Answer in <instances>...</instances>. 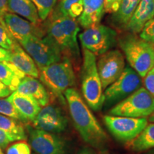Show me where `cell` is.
I'll return each mask as SVG.
<instances>
[{"label": "cell", "mask_w": 154, "mask_h": 154, "mask_svg": "<svg viewBox=\"0 0 154 154\" xmlns=\"http://www.w3.org/2000/svg\"><path fill=\"white\" fill-rule=\"evenodd\" d=\"M127 148L134 152H144L154 148V123L148 124L138 136L130 143Z\"/></svg>", "instance_id": "cell-24"}, {"label": "cell", "mask_w": 154, "mask_h": 154, "mask_svg": "<svg viewBox=\"0 0 154 154\" xmlns=\"http://www.w3.org/2000/svg\"><path fill=\"white\" fill-rule=\"evenodd\" d=\"M139 37L146 42L154 44V17L143 26L140 32Z\"/></svg>", "instance_id": "cell-30"}, {"label": "cell", "mask_w": 154, "mask_h": 154, "mask_svg": "<svg viewBox=\"0 0 154 154\" xmlns=\"http://www.w3.org/2000/svg\"><path fill=\"white\" fill-rule=\"evenodd\" d=\"M141 154H154V148L153 149L148 150V151H144Z\"/></svg>", "instance_id": "cell-38"}, {"label": "cell", "mask_w": 154, "mask_h": 154, "mask_svg": "<svg viewBox=\"0 0 154 154\" xmlns=\"http://www.w3.org/2000/svg\"><path fill=\"white\" fill-rule=\"evenodd\" d=\"M65 99L74 125L84 142L94 149H103L109 143V136L76 88L65 91Z\"/></svg>", "instance_id": "cell-1"}, {"label": "cell", "mask_w": 154, "mask_h": 154, "mask_svg": "<svg viewBox=\"0 0 154 154\" xmlns=\"http://www.w3.org/2000/svg\"><path fill=\"white\" fill-rule=\"evenodd\" d=\"M121 0H104L105 12L112 13L117 10L120 5Z\"/></svg>", "instance_id": "cell-33"}, {"label": "cell", "mask_w": 154, "mask_h": 154, "mask_svg": "<svg viewBox=\"0 0 154 154\" xmlns=\"http://www.w3.org/2000/svg\"><path fill=\"white\" fill-rule=\"evenodd\" d=\"M82 11L83 0H59L49 15V19H54L62 17L76 19L82 14Z\"/></svg>", "instance_id": "cell-22"}, {"label": "cell", "mask_w": 154, "mask_h": 154, "mask_svg": "<svg viewBox=\"0 0 154 154\" xmlns=\"http://www.w3.org/2000/svg\"><path fill=\"white\" fill-rule=\"evenodd\" d=\"M11 93H12V91H11L10 88L0 81V99L8 97Z\"/></svg>", "instance_id": "cell-34"}, {"label": "cell", "mask_w": 154, "mask_h": 154, "mask_svg": "<svg viewBox=\"0 0 154 154\" xmlns=\"http://www.w3.org/2000/svg\"><path fill=\"white\" fill-rule=\"evenodd\" d=\"M25 75L9 61L0 62V81L10 88L11 91H15L21 81Z\"/></svg>", "instance_id": "cell-23"}, {"label": "cell", "mask_w": 154, "mask_h": 154, "mask_svg": "<svg viewBox=\"0 0 154 154\" xmlns=\"http://www.w3.org/2000/svg\"><path fill=\"white\" fill-rule=\"evenodd\" d=\"M15 91L32 96L41 106H46L49 103V92L44 84L34 77L25 76Z\"/></svg>", "instance_id": "cell-16"}, {"label": "cell", "mask_w": 154, "mask_h": 154, "mask_svg": "<svg viewBox=\"0 0 154 154\" xmlns=\"http://www.w3.org/2000/svg\"><path fill=\"white\" fill-rule=\"evenodd\" d=\"M154 111V97L144 87H140L126 99L111 108L110 116L146 118Z\"/></svg>", "instance_id": "cell-6"}, {"label": "cell", "mask_w": 154, "mask_h": 154, "mask_svg": "<svg viewBox=\"0 0 154 154\" xmlns=\"http://www.w3.org/2000/svg\"><path fill=\"white\" fill-rule=\"evenodd\" d=\"M35 6L38 17L41 21L49 18L57 5V0H31Z\"/></svg>", "instance_id": "cell-26"}, {"label": "cell", "mask_w": 154, "mask_h": 154, "mask_svg": "<svg viewBox=\"0 0 154 154\" xmlns=\"http://www.w3.org/2000/svg\"><path fill=\"white\" fill-rule=\"evenodd\" d=\"M46 35L59 47L63 57L68 58L76 66L81 61V51L77 36L80 26L76 19L62 17L49 19L44 26Z\"/></svg>", "instance_id": "cell-2"}, {"label": "cell", "mask_w": 154, "mask_h": 154, "mask_svg": "<svg viewBox=\"0 0 154 154\" xmlns=\"http://www.w3.org/2000/svg\"><path fill=\"white\" fill-rule=\"evenodd\" d=\"M19 44L33 59L38 69L59 62L63 58L59 47L46 34L42 38L27 36Z\"/></svg>", "instance_id": "cell-8"}, {"label": "cell", "mask_w": 154, "mask_h": 154, "mask_svg": "<svg viewBox=\"0 0 154 154\" xmlns=\"http://www.w3.org/2000/svg\"><path fill=\"white\" fill-rule=\"evenodd\" d=\"M7 98L22 116L24 123L33 122L42 109L41 106L34 98L26 94L13 91Z\"/></svg>", "instance_id": "cell-15"}, {"label": "cell", "mask_w": 154, "mask_h": 154, "mask_svg": "<svg viewBox=\"0 0 154 154\" xmlns=\"http://www.w3.org/2000/svg\"><path fill=\"white\" fill-rule=\"evenodd\" d=\"M0 20L18 42L29 36L42 38L46 34L44 27L34 24L13 13H5L2 17H0Z\"/></svg>", "instance_id": "cell-13"}, {"label": "cell", "mask_w": 154, "mask_h": 154, "mask_svg": "<svg viewBox=\"0 0 154 154\" xmlns=\"http://www.w3.org/2000/svg\"><path fill=\"white\" fill-rule=\"evenodd\" d=\"M82 92L88 107L93 111H99L103 108L104 97L96 66V57L84 48H82Z\"/></svg>", "instance_id": "cell-4"}, {"label": "cell", "mask_w": 154, "mask_h": 154, "mask_svg": "<svg viewBox=\"0 0 154 154\" xmlns=\"http://www.w3.org/2000/svg\"><path fill=\"white\" fill-rule=\"evenodd\" d=\"M143 79L144 88L154 97V66L147 73Z\"/></svg>", "instance_id": "cell-31"}, {"label": "cell", "mask_w": 154, "mask_h": 154, "mask_svg": "<svg viewBox=\"0 0 154 154\" xmlns=\"http://www.w3.org/2000/svg\"><path fill=\"white\" fill-rule=\"evenodd\" d=\"M31 148L36 154H66L65 140L56 134L26 126Z\"/></svg>", "instance_id": "cell-11"}, {"label": "cell", "mask_w": 154, "mask_h": 154, "mask_svg": "<svg viewBox=\"0 0 154 154\" xmlns=\"http://www.w3.org/2000/svg\"><path fill=\"white\" fill-rule=\"evenodd\" d=\"M153 17V0H140L127 25L126 30L129 33L135 34L140 33L146 23Z\"/></svg>", "instance_id": "cell-17"}, {"label": "cell", "mask_w": 154, "mask_h": 154, "mask_svg": "<svg viewBox=\"0 0 154 154\" xmlns=\"http://www.w3.org/2000/svg\"><path fill=\"white\" fill-rule=\"evenodd\" d=\"M78 36L82 48L88 50L95 56L103 54L118 43L116 31L100 23L84 29Z\"/></svg>", "instance_id": "cell-7"}, {"label": "cell", "mask_w": 154, "mask_h": 154, "mask_svg": "<svg viewBox=\"0 0 154 154\" xmlns=\"http://www.w3.org/2000/svg\"><path fill=\"white\" fill-rule=\"evenodd\" d=\"M17 42L0 20V47L11 51Z\"/></svg>", "instance_id": "cell-28"}, {"label": "cell", "mask_w": 154, "mask_h": 154, "mask_svg": "<svg viewBox=\"0 0 154 154\" xmlns=\"http://www.w3.org/2000/svg\"><path fill=\"white\" fill-rule=\"evenodd\" d=\"M7 7L8 12L19 15L36 25H40L42 21L31 0H8Z\"/></svg>", "instance_id": "cell-20"}, {"label": "cell", "mask_w": 154, "mask_h": 154, "mask_svg": "<svg viewBox=\"0 0 154 154\" xmlns=\"http://www.w3.org/2000/svg\"><path fill=\"white\" fill-rule=\"evenodd\" d=\"M8 0H0V17L8 12Z\"/></svg>", "instance_id": "cell-36"}, {"label": "cell", "mask_w": 154, "mask_h": 154, "mask_svg": "<svg viewBox=\"0 0 154 154\" xmlns=\"http://www.w3.org/2000/svg\"><path fill=\"white\" fill-rule=\"evenodd\" d=\"M19 140V138L5 131L0 129V148L6 149L11 142Z\"/></svg>", "instance_id": "cell-32"}, {"label": "cell", "mask_w": 154, "mask_h": 154, "mask_svg": "<svg viewBox=\"0 0 154 154\" xmlns=\"http://www.w3.org/2000/svg\"><path fill=\"white\" fill-rule=\"evenodd\" d=\"M10 51L0 47V62H2V61H9V58H10Z\"/></svg>", "instance_id": "cell-35"}, {"label": "cell", "mask_w": 154, "mask_h": 154, "mask_svg": "<svg viewBox=\"0 0 154 154\" xmlns=\"http://www.w3.org/2000/svg\"><path fill=\"white\" fill-rule=\"evenodd\" d=\"M140 0H121L118 9L111 14V22L113 26L126 30Z\"/></svg>", "instance_id": "cell-21"}, {"label": "cell", "mask_w": 154, "mask_h": 154, "mask_svg": "<svg viewBox=\"0 0 154 154\" xmlns=\"http://www.w3.org/2000/svg\"><path fill=\"white\" fill-rule=\"evenodd\" d=\"M118 43L129 66L143 79L154 66V44L132 33L121 36Z\"/></svg>", "instance_id": "cell-3"}, {"label": "cell", "mask_w": 154, "mask_h": 154, "mask_svg": "<svg viewBox=\"0 0 154 154\" xmlns=\"http://www.w3.org/2000/svg\"><path fill=\"white\" fill-rule=\"evenodd\" d=\"M104 13V0H83V11L77 21L82 27L86 29L100 23Z\"/></svg>", "instance_id": "cell-18"}, {"label": "cell", "mask_w": 154, "mask_h": 154, "mask_svg": "<svg viewBox=\"0 0 154 154\" xmlns=\"http://www.w3.org/2000/svg\"><path fill=\"white\" fill-rule=\"evenodd\" d=\"M32 123L36 129L56 134L63 132L68 126V119L60 108L55 106H44Z\"/></svg>", "instance_id": "cell-14"}, {"label": "cell", "mask_w": 154, "mask_h": 154, "mask_svg": "<svg viewBox=\"0 0 154 154\" xmlns=\"http://www.w3.org/2000/svg\"><path fill=\"white\" fill-rule=\"evenodd\" d=\"M76 154H96L95 151L90 147H84L77 152Z\"/></svg>", "instance_id": "cell-37"}, {"label": "cell", "mask_w": 154, "mask_h": 154, "mask_svg": "<svg viewBox=\"0 0 154 154\" xmlns=\"http://www.w3.org/2000/svg\"><path fill=\"white\" fill-rule=\"evenodd\" d=\"M102 154H104V153H102Z\"/></svg>", "instance_id": "cell-41"}, {"label": "cell", "mask_w": 154, "mask_h": 154, "mask_svg": "<svg viewBox=\"0 0 154 154\" xmlns=\"http://www.w3.org/2000/svg\"><path fill=\"white\" fill-rule=\"evenodd\" d=\"M10 52L9 62L13 63L25 75L36 79L39 77V70L33 59L23 49L19 42L15 44Z\"/></svg>", "instance_id": "cell-19"}, {"label": "cell", "mask_w": 154, "mask_h": 154, "mask_svg": "<svg viewBox=\"0 0 154 154\" xmlns=\"http://www.w3.org/2000/svg\"><path fill=\"white\" fill-rule=\"evenodd\" d=\"M98 73L103 89L106 88L121 76L125 69L124 54L118 49L109 50L100 55L96 61Z\"/></svg>", "instance_id": "cell-12"}, {"label": "cell", "mask_w": 154, "mask_h": 154, "mask_svg": "<svg viewBox=\"0 0 154 154\" xmlns=\"http://www.w3.org/2000/svg\"><path fill=\"white\" fill-rule=\"evenodd\" d=\"M6 154H31V146L26 141H19L9 146Z\"/></svg>", "instance_id": "cell-29"}, {"label": "cell", "mask_w": 154, "mask_h": 154, "mask_svg": "<svg viewBox=\"0 0 154 154\" xmlns=\"http://www.w3.org/2000/svg\"><path fill=\"white\" fill-rule=\"evenodd\" d=\"M142 78L130 66L103 92V109H110L141 87Z\"/></svg>", "instance_id": "cell-9"}, {"label": "cell", "mask_w": 154, "mask_h": 154, "mask_svg": "<svg viewBox=\"0 0 154 154\" xmlns=\"http://www.w3.org/2000/svg\"><path fill=\"white\" fill-rule=\"evenodd\" d=\"M0 154H5L3 153V151H2V149L1 148H0Z\"/></svg>", "instance_id": "cell-40"}, {"label": "cell", "mask_w": 154, "mask_h": 154, "mask_svg": "<svg viewBox=\"0 0 154 154\" xmlns=\"http://www.w3.org/2000/svg\"><path fill=\"white\" fill-rule=\"evenodd\" d=\"M39 70V79L44 85L65 104V91L76 83L73 63L68 58L63 57L59 62L43 67Z\"/></svg>", "instance_id": "cell-5"}, {"label": "cell", "mask_w": 154, "mask_h": 154, "mask_svg": "<svg viewBox=\"0 0 154 154\" xmlns=\"http://www.w3.org/2000/svg\"><path fill=\"white\" fill-rule=\"evenodd\" d=\"M149 121L151 123H154V111H153V113H152V114H151V116H149Z\"/></svg>", "instance_id": "cell-39"}, {"label": "cell", "mask_w": 154, "mask_h": 154, "mask_svg": "<svg viewBox=\"0 0 154 154\" xmlns=\"http://www.w3.org/2000/svg\"><path fill=\"white\" fill-rule=\"evenodd\" d=\"M153 2H154V0H153Z\"/></svg>", "instance_id": "cell-42"}, {"label": "cell", "mask_w": 154, "mask_h": 154, "mask_svg": "<svg viewBox=\"0 0 154 154\" xmlns=\"http://www.w3.org/2000/svg\"><path fill=\"white\" fill-rule=\"evenodd\" d=\"M106 127L116 140L128 143L135 139L147 126L146 118H131L106 115L103 116Z\"/></svg>", "instance_id": "cell-10"}, {"label": "cell", "mask_w": 154, "mask_h": 154, "mask_svg": "<svg viewBox=\"0 0 154 154\" xmlns=\"http://www.w3.org/2000/svg\"><path fill=\"white\" fill-rule=\"evenodd\" d=\"M0 129L15 136L19 140L27 139L26 131L21 121L2 114H0Z\"/></svg>", "instance_id": "cell-25"}, {"label": "cell", "mask_w": 154, "mask_h": 154, "mask_svg": "<svg viewBox=\"0 0 154 154\" xmlns=\"http://www.w3.org/2000/svg\"><path fill=\"white\" fill-rule=\"evenodd\" d=\"M0 114L24 122L22 116L11 102L7 99H0Z\"/></svg>", "instance_id": "cell-27"}]
</instances>
